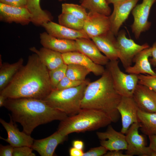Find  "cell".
<instances>
[{"label": "cell", "mask_w": 156, "mask_h": 156, "mask_svg": "<svg viewBox=\"0 0 156 156\" xmlns=\"http://www.w3.org/2000/svg\"><path fill=\"white\" fill-rule=\"evenodd\" d=\"M49 70L34 53L29 55L7 86L0 92L6 98L44 100L53 90Z\"/></svg>", "instance_id": "1"}, {"label": "cell", "mask_w": 156, "mask_h": 156, "mask_svg": "<svg viewBox=\"0 0 156 156\" xmlns=\"http://www.w3.org/2000/svg\"><path fill=\"white\" fill-rule=\"evenodd\" d=\"M10 112L14 122L21 125L23 131L31 135L38 126L68 116L48 105L44 100L32 98H7L4 105Z\"/></svg>", "instance_id": "2"}, {"label": "cell", "mask_w": 156, "mask_h": 156, "mask_svg": "<svg viewBox=\"0 0 156 156\" xmlns=\"http://www.w3.org/2000/svg\"><path fill=\"white\" fill-rule=\"evenodd\" d=\"M121 97L114 88L110 72L106 69L99 79L89 82L87 86L81 108L101 111L112 122L116 123L120 117L117 107Z\"/></svg>", "instance_id": "3"}, {"label": "cell", "mask_w": 156, "mask_h": 156, "mask_svg": "<svg viewBox=\"0 0 156 156\" xmlns=\"http://www.w3.org/2000/svg\"><path fill=\"white\" fill-rule=\"evenodd\" d=\"M112 122L107 115L101 111L81 108L77 114L68 116L61 121L57 131L68 136L73 133L96 130L108 125Z\"/></svg>", "instance_id": "4"}, {"label": "cell", "mask_w": 156, "mask_h": 156, "mask_svg": "<svg viewBox=\"0 0 156 156\" xmlns=\"http://www.w3.org/2000/svg\"><path fill=\"white\" fill-rule=\"evenodd\" d=\"M90 82L87 81L74 87L53 90L43 100L52 107L70 116L75 115L81 109V102L86 88Z\"/></svg>", "instance_id": "5"}, {"label": "cell", "mask_w": 156, "mask_h": 156, "mask_svg": "<svg viewBox=\"0 0 156 156\" xmlns=\"http://www.w3.org/2000/svg\"><path fill=\"white\" fill-rule=\"evenodd\" d=\"M106 66L118 93L121 96L132 97L138 83V75L123 73L119 67L117 60L109 61Z\"/></svg>", "instance_id": "6"}, {"label": "cell", "mask_w": 156, "mask_h": 156, "mask_svg": "<svg viewBox=\"0 0 156 156\" xmlns=\"http://www.w3.org/2000/svg\"><path fill=\"white\" fill-rule=\"evenodd\" d=\"M126 34L124 31H120L116 38L118 58L125 69L131 66L134 58L140 52L150 47L147 43L137 44L133 40L127 38Z\"/></svg>", "instance_id": "7"}, {"label": "cell", "mask_w": 156, "mask_h": 156, "mask_svg": "<svg viewBox=\"0 0 156 156\" xmlns=\"http://www.w3.org/2000/svg\"><path fill=\"white\" fill-rule=\"evenodd\" d=\"M140 127L139 122L133 123L125 134L127 143L126 154L128 156H151L149 148L146 146L144 138L139 133Z\"/></svg>", "instance_id": "8"}, {"label": "cell", "mask_w": 156, "mask_h": 156, "mask_svg": "<svg viewBox=\"0 0 156 156\" xmlns=\"http://www.w3.org/2000/svg\"><path fill=\"white\" fill-rule=\"evenodd\" d=\"M156 0H143L142 3L136 5L132 11L134 18L131 26L132 32L136 39L141 34L147 30L151 25L148 19L151 8Z\"/></svg>", "instance_id": "9"}, {"label": "cell", "mask_w": 156, "mask_h": 156, "mask_svg": "<svg viewBox=\"0 0 156 156\" xmlns=\"http://www.w3.org/2000/svg\"><path fill=\"white\" fill-rule=\"evenodd\" d=\"M83 29L90 38L105 34L110 31L109 17L89 11L84 21Z\"/></svg>", "instance_id": "10"}, {"label": "cell", "mask_w": 156, "mask_h": 156, "mask_svg": "<svg viewBox=\"0 0 156 156\" xmlns=\"http://www.w3.org/2000/svg\"><path fill=\"white\" fill-rule=\"evenodd\" d=\"M117 109L121 119V132L125 134L133 124L139 122L138 112L139 108L133 97L122 96Z\"/></svg>", "instance_id": "11"}, {"label": "cell", "mask_w": 156, "mask_h": 156, "mask_svg": "<svg viewBox=\"0 0 156 156\" xmlns=\"http://www.w3.org/2000/svg\"><path fill=\"white\" fill-rule=\"evenodd\" d=\"M139 0H126L115 3L112 13L109 16L110 31L116 36L120 28L127 19L129 14Z\"/></svg>", "instance_id": "12"}, {"label": "cell", "mask_w": 156, "mask_h": 156, "mask_svg": "<svg viewBox=\"0 0 156 156\" xmlns=\"http://www.w3.org/2000/svg\"><path fill=\"white\" fill-rule=\"evenodd\" d=\"M124 134L116 131L110 125L105 131L96 133L101 145L109 151L126 150L127 143Z\"/></svg>", "instance_id": "13"}, {"label": "cell", "mask_w": 156, "mask_h": 156, "mask_svg": "<svg viewBox=\"0 0 156 156\" xmlns=\"http://www.w3.org/2000/svg\"><path fill=\"white\" fill-rule=\"evenodd\" d=\"M9 115L10 121L7 122L3 119H0V122L6 130L8 137L5 139L0 137V139L4 140L14 147L23 146L31 147L34 139L30 135L23 131H20L17 126L14 123L10 115Z\"/></svg>", "instance_id": "14"}, {"label": "cell", "mask_w": 156, "mask_h": 156, "mask_svg": "<svg viewBox=\"0 0 156 156\" xmlns=\"http://www.w3.org/2000/svg\"><path fill=\"white\" fill-rule=\"evenodd\" d=\"M32 17L27 7H13L0 3V18L2 21L25 25L31 21Z\"/></svg>", "instance_id": "15"}, {"label": "cell", "mask_w": 156, "mask_h": 156, "mask_svg": "<svg viewBox=\"0 0 156 156\" xmlns=\"http://www.w3.org/2000/svg\"><path fill=\"white\" fill-rule=\"evenodd\" d=\"M67 137L57 131L45 138L34 140L31 147L40 156H52L57 146L65 141Z\"/></svg>", "instance_id": "16"}, {"label": "cell", "mask_w": 156, "mask_h": 156, "mask_svg": "<svg viewBox=\"0 0 156 156\" xmlns=\"http://www.w3.org/2000/svg\"><path fill=\"white\" fill-rule=\"evenodd\" d=\"M40 39L43 47L61 53L77 51L75 40L58 38L46 32L40 34Z\"/></svg>", "instance_id": "17"}, {"label": "cell", "mask_w": 156, "mask_h": 156, "mask_svg": "<svg viewBox=\"0 0 156 156\" xmlns=\"http://www.w3.org/2000/svg\"><path fill=\"white\" fill-rule=\"evenodd\" d=\"M64 64H75L83 66L96 76L101 75L105 70L103 66L97 64L83 53L79 51L62 53Z\"/></svg>", "instance_id": "18"}, {"label": "cell", "mask_w": 156, "mask_h": 156, "mask_svg": "<svg viewBox=\"0 0 156 156\" xmlns=\"http://www.w3.org/2000/svg\"><path fill=\"white\" fill-rule=\"evenodd\" d=\"M42 26L49 34L58 38L73 40L81 38L90 39L83 29H73L52 21L44 23Z\"/></svg>", "instance_id": "19"}, {"label": "cell", "mask_w": 156, "mask_h": 156, "mask_svg": "<svg viewBox=\"0 0 156 156\" xmlns=\"http://www.w3.org/2000/svg\"><path fill=\"white\" fill-rule=\"evenodd\" d=\"M77 51L85 55L95 63L106 65L108 59L102 54L96 44L90 39L81 38L76 40Z\"/></svg>", "instance_id": "20"}, {"label": "cell", "mask_w": 156, "mask_h": 156, "mask_svg": "<svg viewBox=\"0 0 156 156\" xmlns=\"http://www.w3.org/2000/svg\"><path fill=\"white\" fill-rule=\"evenodd\" d=\"M115 36L110 31L105 34L91 38L100 51L109 61L117 60L118 59L116 38Z\"/></svg>", "instance_id": "21"}, {"label": "cell", "mask_w": 156, "mask_h": 156, "mask_svg": "<svg viewBox=\"0 0 156 156\" xmlns=\"http://www.w3.org/2000/svg\"><path fill=\"white\" fill-rule=\"evenodd\" d=\"M152 47L144 49L140 52L134 57L133 66L125 69V72L129 74L138 75L147 74L151 75H156V73L151 68L149 58L151 56Z\"/></svg>", "instance_id": "22"}, {"label": "cell", "mask_w": 156, "mask_h": 156, "mask_svg": "<svg viewBox=\"0 0 156 156\" xmlns=\"http://www.w3.org/2000/svg\"><path fill=\"white\" fill-rule=\"evenodd\" d=\"M36 54L49 70L55 69L64 64L62 53L43 47L38 50L35 47L29 49Z\"/></svg>", "instance_id": "23"}, {"label": "cell", "mask_w": 156, "mask_h": 156, "mask_svg": "<svg viewBox=\"0 0 156 156\" xmlns=\"http://www.w3.org/2000/svg\"><path fill=\"white\" fill-rule=\"evenodd\" d=\"M132 97L139 109L147 112H156V104L146 86L138 83Z\"/></svg>", "instance_id": "24"}, {"label": "cell", "mask_w": 156, "mask_h": 156, "mask_svg": "<svg viewBox=\"0 0 156 156\" xmlns=\"http://www.w3.org/2000/svg\"><path fill=\"white\" fill-rule=\"evenodd\" d=\"M24 60L20 58L12 64L0 62V92L12 80L15 75L23 65Z\"/></svg>", "instance_id": "25"}, {"label": "cell", "mask_w": 156, "mask_h": 156, "mask_svg": "<svg viewBox=\"0 0 156 156\" xmlns=\"http://www.w3.org/2000/svg\"><path fill=\"white\" fill-rule=\"evenodd\" d=\"M40 0H27L26 7L32 16L31 22L37 26H42L52 19L49 13L41 8Z\"/></svg>", "instance_id": "26"}, {"label": "cell", "mask_w": 156, "mask_h": 156, "mask_svg": "<svg viewBox=\"0 0 156 156\" xmlns=\"http://www.w3.org/2000/svg\"><path fill=\"white\" fill-rule=\"evenodd\" d=\"M138 122L141 125L140 129L144 134L156 135V112H148L139 109L138 112Z\"/></svg>", "instance_id": "27"}, {"label": "cell", "mask_w": 156, "mask_h": 156, "mask_svg": "<svg viewBox=\"0 0 156 156\" xmlns=\"http://www.w3.org/2000/svg\"><path fill=\"white\" fill-rule=\"evenodd\" d=\"M106 0H81V5L89 11L109 16L111 9Z\"/></svg>", "instance_id": "28"}, {"label": "cell", "mask_w": 156, "mask_h": 156, "mask_svg": "<svg viewBox=\"0 0 156 156\" xmlns=\"http://www.w3.org/2000/svg\"><path fill=\"white\" fill-rule=\"evenodd\" d=\"M59 24L76 30L83 29L84 21L69 13H62L58 16Z\"/></svg>", "instance_id": "29"}, {"label": "cell", "mask_w": 156, "mask_h": 156, "mask_svg": "<svg viewBox=\"0 0 156 156\" xmlns=\"http://www.w3.org/2000/svg\"><path fill=\"white\" fill-rule=\"evenodd\" d=\"M90 72L85 67L75 64L67 65L66 76L69 79L75 81H85Z\"/></svg>", "instance_id": "30"}, {"label": "cell", "mask_w": 156, "mask_h": 156, "mask_svg": "<svg viewBox=\"0 0 156 156\" xmlns=\"http://www.w3.org/2000/svg\"><path fill=\"white\" fill-rule=\"evenodd\" d=\"M62 12L63 13L70 14L84 21L87 19L88 16V13L83 7L81 5L73 3L62 4Z\"/></svg>", "instance_id": "31"}, {"label": "cell", "mask_w": 156, "mask_h": 156, "mask_svg": "<svg viewBox=\"0 0 156 156\" xmlns=\"http://www.w3.org/2000/svg\"><path fill=\"white\" fill-rule=\"evenodd\" d=\"M67 65L64 64L59 67L49 70V75L53 90L55 89L61 80L66 76Z\"/></svg>", "instance_id": "32"}, {"label": "cell", "mask_w": 156, "mask_h": 156, "mask_svg": "<svg viewBox=\"0 0 156 156\" xmlns=\"http://www.w3.org/2000/svg\"><path fill=\"white\" fill-rule=\"evenodd\" d=\"M138 83L156 92V75H138Z\"/></svg>", "instance_id": "33"}, {"label": "cell", "mask_w": 156, "mask_h": 156, "mask_svg": "<svg viewBox=\"0 0 156 156\" xmlns=\"http://www.w3.org/2000/svg\"><path fill=\"white\" fill-rule=\"evenodd\" d=\"M85 81H75L71 80L65 76L60 82L55 89L62 90L78 86L85 82Z\"/></svg>", "instance_id": "34"}, {"label": "cell", "mask_w": 156, "mask_h": 156, "mask_svg": "<svg viewBox=\"0 0 156 156\" xmlns=\"http://www.w3.org/2000/svg\"><path fill=\"white\" fill-rule=\"evenodd\" d=\"M33 150L31 147L27 146L14 147L13 156H35Z\"/></svg>", "instance_id": "35"}, {"label": "cell", "mask_w": 156, "mask_h": 156, "mask_svg": "<svg viewBox=\"0 0 156 156\" xmlns=\"http://www.w3.org/2000/svg\"><path fill=\"white\" fill-rule=\"evenodd\" d=\"M108 150L102 146L91 148L84 153L83 156H101L107 152Z\"/></svg>", "instance_id": "36"}, {"label": "cell", "mask_w": 156, "mask_h": 156, "mask_svg": "<svg viewBox=\"0 0 156 156\" xmlns=\"http://www.w3.org/2000/svg\"><path fill=\"white\" fill-rule=\"evenodd\" d=\"M0 3L10 6L26 7L27 0H0Z\"/></svg>", "instance_id": "37"}, {"label": "cell", "mask_w": 156, "mask_h": 156, "mask_svg": "<svg viewBox=\"0 0 156 156\" xmlns=\"http://www.w3.org/2000/svg\"><path fill=\"white\" fill-rule=\"evenodd\" d=\"M14 147L10 145L0 146V156H13Z\"/></svg>", "instance_id": "38"}, {"label": "cell", "mask_w": 156, "mask_h": 156, "mask_svg": "<svg viewBox=\"0 0 156 156\" xmlns=\"http://www.w3.org/2000/svg\"><path fill=\"white\" fill-rule=\"evenodd\" d=\"M150 144L148 147L151 156H156V135L148 136Z\"/></svg>", "instance_id": "39"}, {"label": "cell", "mask_w": 156, "mask_h": 156, "mask_svg": "<svg viewBox=\"0 0 156 156\" xmlns=\"http://www.w3.org/2000/svg\"><path fill=\"white\" fill-rule=\"evenodd\" d=\"M151 47V56L152 57V58L149 61L150 63L155 66L156 65V41L153 44Z\"/></svg>", "instance_id": "40"}, {"label": "cell", "mask_w": 156, "mask_h": 156, "mask_svg": "<svg viewBox=\"0 0 156 156\" xmlns=\"http://www.w3.org/2000/svg\"><path fill=\"white\" fill-rule=\"evenodd\" d=\"M104 156H128V155L123 154L121 150H114L107 152Z\"/></svg>", "instance_id": "41"}, {"label": "cell", "mask_w": 156, "mask_h": 156, "mask_svg": "<svg viewBox=\"0 0 156 156\" xmlns=\"http://www.w3.org/2000/svg\"><path fill=\"white\" fill-rule=\"evenodd\" d=\"M69 152L70 156H83L84 153L83 150L79 149L73 147L70 148Z\"/></svg>", "instance_id": "42"}, {"label": "cell", "mask_w": 156, "mask_h": 156, "mask_svg": "<svg viewBox=\"0 0 156 156\" xmlns=\"http://www.w3.org/2000/svg\"><path fill=\"white\" fill-rule=\"evenodd\" d=\"M73 147L76 148L83 150L84 147V144L83 141L80 140H75L72 143Z\"/></svg>", "instance_id": "43"}, {"label": "cell", "mask_w": 156, "mask_h": 156, "mask_svg": "<svg viewBox=\"0 0 156 156\" xmlns=\"http://www.w3.org/2000/svg\"><path fill=\"white\" fill-rule=\"evenodd\" d=\"M147 89L148 92L154 100L156 104V92L149 89L148 88H147Z\"/></svg>", "instance_id": "44"}, {"label": "cell", "mask_w": 156, "mask_h": 156, "mask_svg": "<svg viewBox=\"0 0 156 156\" xmlns=\"http://www.w3.org/2000/svg\"><path fill=\"white\" fill-rule=\"evenodd\" d=\"M7 98L3 95L0 94V107L3 106Z\"/></svg>", "instance_id": "45"}, {"label": "cell", "mask_w": 156, "mask_h": 156, "mask_svg": "<svg viewBox=\"0 0 156 156\" xmlns=\"http://www.w3.org/2000/svg\"><path fill=\"white\" fill-rule=\"evenodd\" d=\"M125 0H106L107 3L109 4L112 3L113 4L123 1Z\"/></svg>", "instance_id": "46"}, {"label": "cell", "mask_w": 156, "mask_h": 156, "mask_svg": "<svg viewBox=\"0 0 156 156\" xmlns=\"http://www.w3.org/2000/svg\"><path fill=\"white\" fill-rule=\"evenodd\" d=\"M64 0H59V1H64Z\"/></svg>", "instance_id": "47"}]
</instances>
